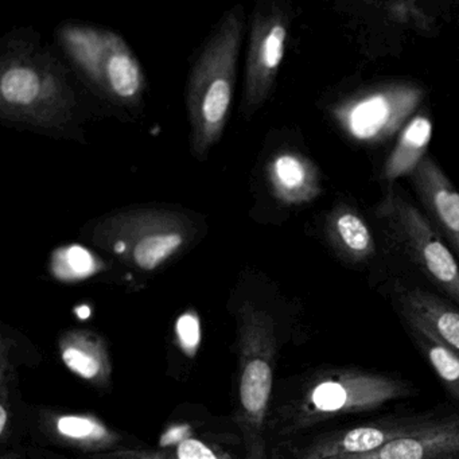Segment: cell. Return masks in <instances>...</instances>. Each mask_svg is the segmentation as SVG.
<instances>
[{
    "label": "cell",
    "mask_w": 459,
    "mask_h": 459,
    "mask_svg": "<svg viewBox=\"0 0 459 459\" xmlns=\"http://www.w3.org/2000/svg\"><path fill=\"white\" fill-rule=\"evenodd\" d=\"M383 219L416 267L459 307V265L437 228L394 187L378 204Z\"/></svg>",
    "instance_id": "obj_7"
},
{
    "label": "cell",
    "mask_w": 459,
    "mask_h": 459,
    "mask_svg": "<svg viewBox=\"0 0 459 459\" xmlns=\"http://www.w3.org/2000/svg\"><path fill=\"white\" fill-rule=\"evenodd\" d=\"M404 319L411 337L415 341L424 356L429 359L434 372L437 373L443 385L447 389L451 396L459 400V356L455 351H450L443 345L426 325L421 324L415 316L408 314H400Z\"/></svg>",
    "instance_id": "obj_16"
},
{
    "label": "cell",
    "mask_w": 459,
    "mask_h": 459,
    "mask_svg": "<svg viewBox=\"0 0 459 459\" xmlns=\"http://www.w3.org/2000/svg\"><path fill=\"white\" fill-rule=\"evenodd\" d=\"M186 217L163 209L120 212L99 222L93 243L144 271L157 270L193 236Z\"/></svg>",
    "instance_id": "obj_4"
},
{
    "label": "cell",
    "mask_w": 459,
    "mask_h": 459,
    "mask_svg": "<svg viewBox=\"0 0 459 459\" xmlns=\"http://www.w3.org/2000/svg\"><path fill=\"white\" fill-rule=\"evenodd\" d=\"M427 217L459 256V192L442 169L427 155L411 176Z\"/></svg>",
    "instance_id": "obj_11"
},
{
    "label": "cell",
    "mask_w": 459,
    "mask_h": 459,
    "mask_svg": "<svg viewBox=\"0 0 459 459\" xmlns=\"http://www.w3.org/2000/svg\"><path fill=\"white\" fill-rule=\"evenodd\" d=\"M74 93L58 64L30 47L13 45L0 69V108L4 117L45 128L71 117Z\"/></svg>",
    "instance_id": "obj_2"
},
{
    "label": "cell",
    "mask_w": 459,
    "mask_h": 459,
    "mask_svg": "<svg viewBox=\"0 0 459 459\" xmlns=\"http://www.w3.org/2000/svg\"><path fill=\"white\" fill-rule=\"evenodd\" d=\"M413 394H418V388L411 381L362 368H334L311 381L300 402L298 421L307 426L372 412Z\"/></svg>",
    "instance_id": "obj_3"
},
{
    "label": "cell",
    "mask_w": 459,
    "mask_h": 459,
    "mask_svg": "<svg viewBox=\"0 0 459 459\" xmlns=\"http://www.w3.org/2000/svg\"><path fill=\"white\" fill-rule=\"evenodd\" d=\"M423 88L412 82H388L343 99L330 109L345 135L364 144H378L399 134L423 101Z\"/></svg>",
    "instance_id": "obj_6"
},
{
    "label": "cell",
    "mask_w": 459,
    "mask_h": 459,
    "mask_svg": "<svg viewBox=\"0 0 459 459\" xmlns=\"http://www.w3.org/2000/svg\"><path fill=\"white\" fill-rule=\"evenodd\" d=\"M270 181L279 200L291 205L310 203L321 193L318 169L298 152H281L270 166Z\"/></svg>",
    "instance_id": "obj_13"
},
{
    "label": "cell",
    "mask_w": 459,
    "mask_h": 459,
    "mask_svg": "<svg viewBox=\"0 0 459 459\" xmlns=\"http://www.w3.org/2000/svg\"><path fill=\"white\" fill-rule=\"evenodd\" d=\"M63 359L69 369L88 380L95 378L101 370L100 359L88 343H72L65 346Z\"/></svg>",
    "instance_id": "obj_19"
},
{
    "label": "cell",
    "mask_w": 459,
    "mask_h": 459,
    "mask_svg": "<svg viewBox=\"0 0 459 459\" xmlns=\"http://www.w3.org/2000/svg\"><path fill=\"white\" fill-rule=\"evenodd\" d=\"M6 421H7V412L6 408L2 405V410H0V432H4V429H6Z\"/></svg>",
    "instance_id": "obj_24"
},
{
    "label": "cell",
    "mask_w": 459,
    "mask_h": 459,
    "mask_svg": "<svg viewBox=\"0 0 459 459\" xmlns=\"http://www.w3.org/2000/svg\"><path fill=\"white\" fill-rule=\"evenodd\" d=\"M177 459H222L205 443L186 439L177 448Z\"/></svg>",
    "instance_id": "obj_23"
},
{
    "label": "cell",
    "mask_w": 459,
    "mask_h": 459,
    "mask_svg": "<svg viewBox=\"0 0 459 459\" xmlns=\"http://www.w3.org/2000/svg\"><path fill=\"white\" fill-rule=\"evenodd\" d=\"M432 138V122L429 115L416 114L397 136L394 149L386 157L383 178L394 182L415 173L424 158Z\"/></svg>",
    "instance_id": "obj_15"
},
{
    "label": "cell",
    "mask_w": 459,
    "mask_h": 459,
    "mask_svg": "<svg viewBox=\"0 0 459 459\" xmlns=\"http://www.w3.org/2000/svg\"><path fill=\"white\" fill-rule=\"evenodd\" d=\"M400 314L415 316L450 351L459 356V308L420 287H397Z\"/></svg>",
    "instance_id": "obj_12"
},
{
    "label": "cell",
    "mask_w": 459,
    "mask_h": 459,
    "mask_svg": "<svg viewBox=\"0 0 459 459\" xmlns=\"http://www.w3.org/2000/svg\"><path fill=\"white\" fill-rule=\"evenodd\" d=\"M332 459H459V415L434 418L370 453Z\"/></svg>",
    "instance_id": "obj_10"
},
{
    "label": "cell",
    "mask_w": 459,
    "mask_h": 459,
    "mask_svg": "<svg viewBox=\"0 0 459 459\" xmlns=\"http://www.w3.org/2000/svg\"><path fill=\"white\" fill-rule=\"evenodd\" d=\"M57 429L71 439H98L106 435V429L93 419L84 416H64L57 421Z\"/></svg>",
    "instance_id": "obj_20"
},
{
    "label": "cell",
    "mask_w": 459,
    "mask_h": 459,
    "mask_svg": "<svg viewBox=\"0 0 459 459\" xmlns=\"http://www.w3.org/2000/svg\"><path fill=\"white\" fill-rule=\"evenodd\" d=\"M435 416H386L369 423L333 429L318 435L300 453V459H332L359 455L383 447L403 435L421 429Z\"/></svg>",
    "instance_id": "obj_9"
},
{
    "label": "cell",
    "mask_w": 459,
    "mask_h": 459,
    "mask_svg": "<svg viewBox=\"0 0 459 459\" xmlns=\"http://www.w3.org/2000/svg\"><path fill=\"white\" fill-rule=\"evenodd\" d=\"M273 389V368L265 359H254L247 364L241 377L240 397L244 410L260 420Z\"/></svg>",
    "instance_id": "obj_17"
},
{
    "label": "cell",
    "mask_w": 459,
    "mask_h": 459,
    "mask_svg": "<svg viewBox=\"0 0 459 459\" xmlns=\"http://www.w3.org/2000/svg\"><path fill=\"white\" fill-rule=\"evenodd\" d=\"M58 37L77 68L108 98L122 104L138 103L144 90L143 72L119 34L71 25L61 29Z\"/></svg>",
    "instance_id": "obj_5"
},
{
    "label": "cell",
    "mask_w": 459,
    "mask_h": 459,
    "mask_svg": "<svg viewBox=\"0 0 459 459\" xmlns=\"http://www.w3.org/2000/svg\"><path fill=\"white\" fill-rule=\"evenodd\" d=\"M103 267V262L92 251L79 244L56 249L50 260L53 275L63 281H84Z\"/></svg>",
    "instance_id": "obj_18"
},
{
    "label": "cell",
    "mask_w": 459,
    "mask_h": 459,
    "mask_svg": "<svg viewBox=\"0 0 459 459\" xmlns=\"http://www.w3.org/2000/svg\"><path fill=\"white\" fill-rule=\"evenodd\" d=\"M326 230L330 244L342 259L362 263L375 255L372 230L364 217L351 206H335L327 217Z\"/></svg>",
    "instance_id": "obj_14"
},
{
    "label": "cell",
    "mask_w": 459,
    "mask_h": 459,
    "mask_svg": "<svg viewBox=\"0 0 459 459\" xmlns=\"http://www.w3.org/2000/svg\"><path fill=\"white\" fill-rule=\"evenodd\" d=\"M386 14L397 22L413 26V28L429 30L431 22L429 17L421 10L418 9L415 4L411 2H396V4H385Z\"/></svg>",
    "instance_id": "obj_21"
},
{
    "label": "cell",
    "mask_w": 459,
    "mask_h": 459,
    "mask_svg": "<svg viewBox=\"0 0 459 459\" xmlns=\"http://www.w3.org/2000/svg\"><path fill=\"white\" fill-rule=\"evenodd\" d=\"M177 334L182 349L186 353L195 354L201 341V326L197 316L193 313L184 314L177 322Z\"/></svg>",
    "instance_id": "obj_22"
},
{
    "label": "cell",
    "mask_w": 459,
    "mask_h": 459,
    "mask_svg": "<svg viewBox=\"0 0 459 459\" xmlns=\"http://www.w3.org/2000/svg\"><path fill=\"white\" fill-rule=\"evenodd\" d=\"M243 29V9L238 6L225 15L190 74L187 108L192 123V152L197 157L208 154L227 125Z\"/></svg>",
    "instance_id": "obj_1"
},
{
    "label": "cell",
    "mask_w": 459,
    "mask_h": 459,
    "mask_svg": "<svg viewBox=\"0 0 459 459\" xmlns=\"http://www.w3.org/2000/svg\"><path fill=\"white\" fill-rule=\"evenodd\" d=\"M289 25V15L275 4L255 13L243 104L247 117L260 108L270 96L283 61Z\"/></svg>",
    "instance_id": "obj_8"
}]
</instances>
